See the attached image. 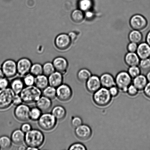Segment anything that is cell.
Instances as JSON below:
<instances>
[{
	"label": "cell",
	"instance_id": "6da1fadb",
	"mask_svg": "<svg viewBox=\"0 0 150 150\" xmlns=\"http://www.w3.org/2000/svg\"><path fill=\"white\" fill-rule=\"evenodd\" d=\"M45 136L42 132L38 129H32L25 133V143L27 147L39 149L45 142Z\"/></svg>",
	"mask_w": 150,
	"mask_h": 150
},
{
	"label": "cell",
	"instance_id": "7a4b0ae2",
	"mask_svg": "<svg viewBox=\"0 0 150 150\" xmlns=\"http://www.w3.org/2000/svg\"><path fill=\"white\" fill-rule=\"evenodd\" d=\"M23 103H36L42 95V91L35 85L25 87L20 94Z\"/></svg>",
	"mask_w": 150,
	"mask_h": 150
},
{
	"label": "cell",
	"instance_id": "3957f363",
	"mask_svg": "<svg viewBox=\"0 0 150 150\" xmlns=\"http://www.w3.org/2000/svg\"><path fill=\"white\" fill-rule=\"evenodd\" d=\"M93 100L95 104L100 107H105L109 105L112 100L108 89L101 87L93 93Z\"/></svg>",
	"mask_w": 150,
	"mask_h": 150
},
{
	"label": "cell",
	"instance_id": "277c9868",
	"mask_svg": "<svg viewBox=\"0 0 150 150\" xmlns=\"http://www.w3.org/2000/svg\"><path fill=\"white\" fill-rule=\"evenodd\" d=\"M38 125L42 130L46 132L53 130L57 126V120L51 114L48 112L42 114L38 120Z\"/></svg>",
	"mask_w": 150,
	"mask_h": 150
},
{
	"label": "cell",
	"instance_id": "5b68a950",
	"mask_svg": "<svg viewBox=\"0 0 150 150\" xmlns=\"http://www.w3.org/2000/svg\"><path fill=\"white\" fill-rule=\"evenodd\" d=\"M115 85L122 92L126 93L128 87L132 83V78L127 71H120L115 77Z\"/></svg>",
	"mask_w": 150,
	"mask_h": 150
},
{
	"label": "cell",
	"instance_id": "8992f818",
	"mask_svg": "<svg viewBox=\"0 0 150 150\" xmlns=\"http://www.w3.org/2000/svg\"><path fill=\"white\" fill-rule=\"evenodd\" d=\"M14 93L10 87L0 89V110H5L13 105Z\"/></svg>",
	"mask_w": 150,
	"mask_h": 150
},
{
	"label": "cell",
	"instance_id": "52a82bcc",
	"mask_svg": "<svg viewBox=\"0 0 150 150\" xmlns=\"http://www.w3.org/2000/svg\"><path fill=\"white\" fill-rule=\"evenodd\" d=\"M3 74L8 79L14 78L18 74L17 63L12 59L6 60L1 67Z\"/></svg>",
	"mask_w": 150,
	"mask_h": 150
},
{
	"label": "cell",
	"instance_id": "ba28073f",
	"mask_svg": "<svg viewBox=\"0 0 150 150\" xmlns=\"http://www.w3.org/2000/svg\"><path fill=\"white\" fill-rule=\"evenodd\" d=\"M73 95L71 87L66 83H62L57 88V98L62 102H66L70 100Z\"/></svg>",
	"mask_w": 150,
	"mask_h": 150
},
{
	"label": "cell",
	"instance_id": "9c48e42d",
	"mask_svg": "<svg viewBox=\"0 0 150 150\" xmlns=\"http://www.w3.org/2000/svg\"><path fill=\"white\" fill-rule=\"evenodd\" d=\"M30 108L28 104L22 103L16 106L14 111L15 117L18 121L25 122L30 120L29 112Z\"/></svg>",
	"mask_w": 150,
	"mask_h": 150
},
{
	"label": "cell",
	"instance_id": "30bf717a",
	"mask_svg": "<svg viewBox=\"0 0 150 150\" xmlns=\"http://www.w3.org/2000/svg\"><path fill=\"white\" fill-rule=\"evenodd\" d=\"M148 25L147 20L142 15H134L130 19V25L133 30L141 31L146 28Z\"/></svg>",
	"mask_w": 150,
	"mask_h": 150
},
{
	"label": "cell",
	"instance_id": "8fae6325",
	"mask_svg": "<svg viewBox=\"0 0 150 150\" xmlns=\"http://www.w3.org/2000/svg\"><path fill=\"white\" fill-rule=\"evenodd\" d=\"M75 135L78 139L82 141H86L92 137V130L88 125L82 124L75 129Z\"/></svg>",
	"mask_w": 150,
	"mask_h": 150
},
{
	"label": "cell",
	"instance_id": "7c38bea8",
	"mask_svg": "<svg viewBox=\"0 0 150 150\" xmlns=\"http://www.w3.org/2000/svg\"><path fill=\"white\" fill-rule=\"evenodd\" d=\"M85 87L88 92L91 93H93L98 91L102 87L99 76L92 75L85 82Z\"/></svg>",
	"mask_w": 150,
	"mask_h": 150
},
{
	"label": "cell",
	"instance_id": "4fadbf2b",
	"mask_svg": "<svg viewBox=\"0 0 150 150\" xmlns=\"http://www.w3.org/2000/svg\"><path fill=\"white\" fill-rule=\"evenodd\" d=\"M32 64L31 62L28 59H21L17 63L18 74L20 76L23 77L30 73Z\"/></svg>",
	"mask_w": 150,
	"mask_h": 150
},
{
	"label": "cell",
	"instance_id": "5bb4252c",
	"mask_svg": "<svg viewBox=\"0 0 150 150\" xmlns=\"http://www.w3.org/2000/svg\"><path fill=\"white\" fill-rule=\"evenodd\" d=\"M72 41L69 35L65 33L58 35L55 39V45L58 49L64 50L69 47Z\"/></svg>",
	"mask_w": 150,
	"mask_h": 150
},
{
	"label": "cell",
	"instance_id": "9a60e30c",
	"mask_svg": "<svg viewBox=\"0 0 150 150\" xmlns=\"http://www.w3.org/2000/svg\"><path fill=\"white\" fill-rule=\"evenodd\" d=\"M52 64L55 71L59 72L63 75L67 73L68 68V62L64 57H57L53 61Z\"/></svg>",
	"mask_w": 150,
	"mask_h": 150
},
{
	"label": "cell",
	"instance_id": "2e32d148",
	"mask_svg": "<svg viewBox=\"0 0 150 150\" xmlns=\"http://www.w3.org/2000/svg\"><path fill=\"white\" fill-rule=\"evenodd\" d=\"M52 100L42 95L36 103V106L39 108L42 112H48L52 108Z\"/></svg>",
	"mask_w": 150,
	"mask_h": 150
},
{
	"label": "cell",
	"instance_id": "e0dca14e",
	"mask_svg": "<svg viewBox=\"0 0 150 150\" xmlns=\"http://www.w3.org/2000/svg\"><path fill=\"white\" fill-rule=\"evenodd\" d=\"M50 86L57 88L63 83L64 76L61 73L56 71L48 76Z\"/></svg>",
	"mask_w": 150,
	"mask_h": 150
},
{
	"label": "cell",
	"instance_id": "ac0fdd59",
	"mask_svg": "<svg viewBox=\"0 0 150 150\" xmlns=\"http://www.w3.org/2000/svg\"><path fill=\"white\" fill-rule=\"evenodd\" d=\"M136 53L141 59L150 58V46L146 42H142L138 45Z\"/></svg>",
	"mask_w": 150,
	"mask_h": 150
},
{
	"label": "cell",
	"instance_id": "d6986e66",
	"mask_svg": "<svg viewBox=\"0 0 150 150\" xmlns=\"http://www.w3.org/2000/svg\"><path fill=\"white\" fill-rule=\"evenodd\" d=\"M100 79L102 87L109 89L112 86L115 85V77L110 73H103L100 76Z\"/></svg>",
	"mask_w": 150,
	"mask_h": 150
},
{
	"label": "cell",
	"instance_id": "ffe728a7",
	"mask_svg": "<svg viewBox=\"0 0 150 150\" xmlns=\"http://www.w3.org/2000/svg\"><path fill=\"white\" fill-rule=\"evenodd\" d=\"M25 133L20 129L14 130L11 133V138L13 143L16 145H23L25 143Z\"/></svg>",
	"mask_w": 150,
	"mask_h": 150
},
{
	"label": "cell",
	"instance_id": "44dd1931",
	"mask_svg": "<svg viewBox=\"0 0 150 150\" xmlns=\"http://www.w3.org/2000/svg\"><path fill=\"white\" fill-rule=\"evenodd\" d=\"M10 88L15 94H20L25 87L23 78L17 77L12 79L10 82Z\"/></svg>",
	"mask_w": 150,
	"mask_h": 150
},
{
	"label": "cell",
	"instance_id": "7402d4cb",
	"mask_svg": "<svg viewBox=\"0 0 150 150\" xmlns=\"http://www.w3.org/2000/svg\"><path fill=\"white\" fill-rule=\"evenodd\" d=\"M51 113L57 119V121H62L64 120L67 114L66 109L61 105L55 106L51 110Z\"/></svg>",
	"mask_w": 150,
	"mask_h": 150
},
{
	"label": "cell",
	"instance_id": "603a6c76",
	"mask_svg": "<svg viewBox=\"0 0 150 150\" xmlns=\"http://www.w3.org/2000/svg\"><path fill=\"white\" fill-rule=\"evenodd\" d=\"M140 59L136 52H128L125 57V61L129 67L139 65Z\"/></svg>",
	"mask_w": 150,
	"mask_h": 150
},
{
	"label": "cell",
	"instance_id": "cb8c5ba5",
	"mask_svg": "<svg viewBox=\"0 0 150 150\" xmlns=\"http://www.w3.org/2000/svg\"><path fill=\"white\" fill-rule=\"evenodd\" d=\"M148 82L146 76L142 74L134 78L132 81V83L139 91H143Z\"/></svg>",
	"mask_w": 150,
	"mask_h": 150
},
{
	"label": "cell",
	"instance_id": "d4e9b609",
	"mask_svg": "<svg viewBox=\"0 0 150 150\" xmlns=\"http://www.w3.org/2000/svg\"><path fill=\"white\" fill-rule=\"evenodd\" d=\"M35 85L41 90H43L49 85L48 76L43 74L36 76Z\"/></svg>",
	"mask_w": 150,
	"mask_h": 150
},
{
	"label": "cell",
	"instance_id": "484cf974",
	"mask_svg": "<svg viewBox=\"0 0 150 150\" xmlns=\"http://www.w3.org/2000/svg\"><path fill=\"white\" fill-rule=\"evenodd\" d=\"M129 39L130 42L139 45L143 39V35L140 31L133 30L129 33Z\"/></svg>",
	"mask_w": 150,
	"mask_h": 150
},
{
	"label": "cell",
	"instance_id": "4316f807",
	"mask_svg": "<svg viewBox=\"0 0 150 150\" xmlns=\"http://www.w3.org/2000/svg\"><path fill=\"white\" fill-rule=\"evenodd\" d=\"M92 75V73L89 70L83 68L81 69L78 72L77 78L79 81L82 83H85Z\"/></svg>",
	"mask_w": 150,
	"mask_h": 150
},
{
	"label": "cell",
	"instance_id": "83f0119b",
	"mask_svg": "<svg viewBox=\"0 0 150 150\" xmlns=\"http://www.w3.org/2000/svg\"><path fill=\"white\" fill-rule=\"evenodd\" d=\"M42 95L51 100L57 98V88L50 85L42 90Z\"/></svg>",
	"mask_w": 150,
	"mask_h": 150
},
{
	"label": "cell",
	"instance_id": "f1b7e54d",
	"mask_svg": "<svg viewBox=\"0 0 150 150\" xmlns=\"http://www.w3.org/2000/svg\"><path fill=\"white\" fill-rule=\"evenodd\" d=\"M12 144L11 138L8 136L4 135L0 137V149H10L12 146Z\"/></svg>",
	"mask_w": 150,
	"mask_h": 150
},
{
	"label": "cell",
	"instance_id": "f546056e",
	"mask_svg": "<svg viewBox=\"0 0 150 150\" xmlns=\"http://www.w3.org/2000/svg\"><path fill=\"white\" fill-rule=\"evenodd\" d=\"M85 17L83 11L80 9L74 10L71 14V18L73 21L76 23H80L83 21Z\"/></svg>",
	"mask_w": 150,
	"mask_h": 150
},
{
	"label": "cell",
	"instance_id": "4dcf8cb0",
	"mask_svg": "<svg viewBox=\"0 0 150 150\" xmlns=\"http://www.w3.org/2000/svg\"><path fill=\"white\" fill-rule=\"evenodd\" d=\"M42 114V112L38 107H35L30 108L29 118L33 121H37Z\"/></svg>",
	"mask_w": 150,
	"mask_h": 150
},
{
	"label": "cell",
	"instance_id": "1f68e13d",
	"mask_svg": "<svg viewBox=\"0 0 150 150\" xmlns=\"http://www.w3.org/2000/svg\"><path fill=\"white\" fill-rule=\"evenodd\" d=\"M30 73L36 76L43 74L42 66L41 64L36 63L32 64L31 67Z\"/></svg>",
	"mask_w": 150,
	"mask_h": 150
},
{
	"label": "cell",
	"instance_id": "d6a6232c",
	"mask_svg": "<svg viewBox=\"0 0 150 150\" xmlns=\"http://www.w3.org/2000/svg\"><path fill=\"white\" fill-rule=\"evenodd\" d=\"M43 74L47 76H49L55 71L52 63L47 62L42 66Z\"/></svg>",
	"mask_w": 150,
	"mask_h": 150
},
{
	"label": "cell",
	"instance_id": "836d02e7",
	"mask_svg": "<svg viewBox=\"0 0 150 150\" xmlns=\"http://www.w3.org/2000/svg\"><path fill=\"white\" fill-rule=\"evenodd\" d=\"M23 79L25 86H29L35 85V76L30 73L23 76Z\"/></svg>",
	"mask_w": 150,
	"mask_h": 150
},
{
	"label": "cell",
	"instance_id": "e575fe53",
	"mask_svg": "<svg viewBox=\"0 0 150 150\" xmlns=\"http://www.w3.org/2000/svg\"><path fill=\"white\" fill-rule=\"evenodd\" d=\"M127 72L133 79L141 74V69L138 66H133L129 67Z\"/></svg>",
	"mask_w": 150,
	"mask_h": 150
},
{
	"label": "cell",
	"instance_id": "d590c367",
	"mask_svg": "<svg viewBox=\"0 0 150 150\" xmlns=\"http://www.w3.org/2000/svg\"><path fill=\"white\" fill-rule=\"evenodd\" d=\"M92 6L91 0H81L79 3L80 9L83 11H87L90 9Z\"/></svg>",
	"mask_w": 150,
	"mask_h": 150
},
{
	"label": "cell",
	"instance_id": "8d00e7d4",
	"mask_svg": "<svg viewBox=\"0 0 150 150\" xmlns=\"http://www.w3.org/2000/svg\"><path fill=\"white\" fill-rule=\"evenodd\" d=\"M139 67L141 70L149 71L150 70V58L141 59L139 63Z\"/></svg>",
	"mask_w": 150,
	"mask_h": 150
},
{
	"label": "cell",
	"instance_id": "74e56055",
	"mask_svg": "<svg viewBox=\"0 0 150 150\" xmlns=\"http://www.w3.org/2000/svg\"><path fill=\"white\" fill-rule=\"evenodd\" d=\"M139 91L137 88L133 84H131L128 88L127 93L129 96L134 97L136 96L139 93Z\"/></svg>",
	"mask_w": 150,
	"mask_h": 150
},
{
	"label": "cell",
	"instance_id": "f35d334b",
	"mask_svg": "<svg viewBox=\"0 0 150 150\" xmlns=\"http://www.w3.org/2000/svg\"><path fill=\"white\" fill-rule=\"evenodd\" d=\"M71 123L72 127L75 129L83 124V120L79 116H75L72 118Z\"/></svg>",
	"mask_w": 150,
	"mask_h": 150
},
{
	"label": "cell",
	"instance_id": "ab89813d",
	"mask_svg": "<svg viewBox=\"0 0 150 150\" xmlns=\"http://www.w3.org/2000/svg\"><path fill=\"white\" fill-rule=\"evenodd\" d=\"M86 146L80 142H76L72 144L69 147V150H86Z\"/></svg>",
	"mask_w": 150,
	"mask_h": 150
},
{
	"label": "cell",
	"instance_id": "60d3db41",
	"mask_svg": "<svg viewBox=\"0 0 150 150\" xmlns=\"http://www.w3.org/2000/svg\"><path fill=\"white\" fill-rule=\"evenodd\" d=\"M10 82L8 78L4 76L0 78V89H6L10 86Z\"/></svg>",
	"mask_w": 150,
	"mask_h": 150
},
{
	"label": "cell",
	"instance_id": "b9f144b4",
	"mask_svg": "<svg viewBox=\"0 0 150 150\" xmlns=\"http://www.w3.org/2000/svg\"><path fill=\"white\" fill-rule=\"evenodd\" d=\"M108 90L110 95L112 98H116L118 96L120 90L116 85L112 86Z\"/></svg>",
	"mask_w": 150,
	"mask_h": 150
},
{
	"label": "cell",
	"instance_id": "7bdbcfd3",
	"mask_svg": "<svg viewBox=\"0 0 150 150\" xmlns=\"http://www.w3.org/2000/svg\"><path fill=\"white\" fill-rule=\"evenodd\" d=\"M23 103V100L20 94H15L13 99V105L17 106Z\"/></svg>",
	"mask_w": 150,
	"mask_h": 150
},
{
	"label": "cell",
	"instance_id": "ee69618b",
	"mask_svg": "<svg viewBox=\"0 0 150 150\" xmlns=\"http://www.w3.org/2000/svg\"><path fill=\"white\" fill-rule=\"evenodd\" d=\"M138 46V44L134 43V42H130L127 45V51L129 52H136Z\"/></svg>",
	"mask_w": 150,
	"mask_h": 150
},
{
	"label": "cell",
	"instance_id": "f6af8a7d",
	"mask_svg": "<svg viewBox=\"0 0 150 150\" xmlns=\"http://www.w3.org/2000/svg\"><path fill=\"white\" fill-rule=\"evenodd\" d=\"M32 129V126L30 123L26 122L23 123L20 127L21 130L25 133H27Z\"/></svg>",
	"mask_w": 150,
	"mask_h": 150
},
{
	"label": "cell",
	"instance_id": "bcb514c9",
	"mask_svg": "<svg viewBox=\"0 0 150 150\" xmlns=\"http://www.w3.org/2000/svg\"><path fill=\"white\" fill-rule=\"evenodd\" d=\"M143 91L145 96L150 99V82H148L147 84Z\"/></svg>",
	"mask_w": 150,
	"mask_h": 150
},
{
	"label": "cell",
	"instance_id": "7dc6e473",
	"mask_svg": "<svg viewBox=\"0 0 150 150\" xmlns=\"http://www.w3.org/2000/svg\"><path fill=\"white\" fill-rule=\"evenodd\" d=\"M69 35L70 39H71L72 42L73 41H74L76 39V35L74 32H70V33L69 34Z\"/></svg>",
	"mask_w": 150,
	"mask_h": 150
},
{
	"label": "cell",
	"instance_id": "c3c4849f",
	"mask_svg": "<svg viewBox=\"0 0 150 150\" xmlns=\"http://www.w3.org/2000/svg\"><path fill=\"white\" fill-rule=\"evenodd\" d=\"M146 42L150 46V30L147 34L146 37Z\"/></svg>",
	"mask_w": 150,
	"mask_h": 150
},
{
	"label": "cell",
	"instance_id": "681fc988",
	"mask_svg": "<svg viewBox=\"0 0 150 150\" xmlns=\"http://www.w3.org/2000/svg\"><path fill=\"white\" fill-rule=\"evenodd\" d=\"M85 17H86L88 18L92 17L93 16V14L91 12L88 11L86 12V14H85Z\"/></svg>",
	"mask_w": 150,
	"mask_h": 150
},
{
	"label": "cell",
	"instance_id": "f907efd6",
	"mask_svg": "<svg viewBox=\"0 0 150 150\" xmlns=\"http://www.w3.org/2000/svg\"><path fill=\"white\" fill-rule=\"evenodd\" d=\"M148 82H150V70L148 72L146 76Z\"/></svg>",
	"mask_w": 150,
	"mask_h": 150
},
{
	"label": "cell",
	"instance_id": "816d5d0a",
	"mask_svg": "<svg viewBox=\"0 0 150 150\" xmlns=\"http://www.w3.org/2000/svg\"><path fill=\"white\" fill-rule=\"evenodd\" d=\"M20 146L18 148V150H26V147L23 145H20Z\"/></svg>",
	"mask_w": 150,
	"mask_h": 150
},
{
	"label": "cell",
	"instance_id": "f5cc1de1",
	"mask_svg": "<svg viewBox=\"0 0 150 150\" xmlns=\"http://www.w3.org/2000/svg\"><path fill=\"white\" fill-rule=\"evenodd\" d=\"M4 76V74H3L2 70L1 68H0V78Z\"/></svg>",
	"mask_w": 150,
	"mask_h": 150
}]
</instances>
